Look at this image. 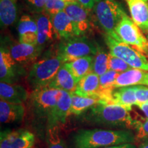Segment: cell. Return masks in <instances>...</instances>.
Returning <instances> with one entry per match:
<instances>
[{
	"label": "cell",
	"instance_id": "obj_4",
	"mask_svg": "<svg viewBox=\"0 0 148 148\" xmlns=\"http://www.w3.org/2000/svg\"><path fill=\"white\" fill-rule=\"evenodd\" d=\"M93 8L98 23L106 34L119 40L114 29L126 14L121 3L116 0H99Z\"/></svg>",
	"mask_w": 148,
	"mask_h": 148
},
{
	"label": "cell",
	"instance_id": "obj_6",
	"mask_svg": "<svg viewBox=\"0 0 148 148\" xmlns=\"http://www.w3.org/2000/svg\"><path fill=\"white\" fill-rule=\"evenodd\" d=\"M105 41L111 54L124 60L132 68L148 71V58L143 52L108 34L105 36Z\"/></svg>",
	"mask_w": 148,
	"mask_h": 148
},
{
	"label": "cell",
	"instance_id": "obj_29",
	"mask_svg": "<svg viewBox=\"0 0 148 148\" xmlns=\"http://www.w3.org/2000/svg\"><path fill=\"white\" fill-rule=\"evenodd\" d=\"M119 73L112 70H108L104 74L100 75L99 76L100 90L106 92L113 91L114 89L113 88V84Z\"/></svg>",
	"mask_w": 148,
	"mask_h": 148
},
{
	"label": "cell",
	"instance_id": "obj_9",
	"mask_svg": "<svg viewBox=\"0 0 148 148\" xmlns=\"http://www.w3.org/2000/svg\"><path fill=\"white\" fill-rule=\"evenodd\" d=\"M24 69L11 56L9 50L2 46L0 51V80L1 82L14 84L23 75Z\"/></svg>",
	"mask_w": 148,
	"mask_h": 148
},
{
	"label": "cell",
	"instance_id": "obj_39",
	"mask_svg": "<svg viewBox=\"0 0 148 148\" xmlns=\"http://www.w3.org/2000/svg\"><path fill=\"white\" fill-rule=\"evenodd\" d=\"M66 1H76L77 0H66Z\"/></svg>",
	"mask_w": 148,
	"mask_h": 148
},
{
	"label": "cell",
	"instance_id": "obj_33",
	"mask_svg": "<svg viewBox=\"0 0 148 148\" xmlns=\"http://www.w3.org/2000/svg\"><path fill=\"white\" fill-rule=\"evenodd\" d=\"M135 95L136 98V106L148 102V86L135 85Z\"/></svg>",
	"mask_w": 148,
	"mask_h": 148
},
{
	"label": "cell",
	"instance_id": "obj_26",
	"mask_svg": "<svg viewBox=\"0 0 148 148\" xmlns=\"http://www.w3.org/2000/svg\"><path fill=\"white\" fill-rule=\"evenodd\" d=\"M109 70V58L108 53L98 48V51L94 56L93 64H92V72L100 76Z\"/></svg>",
	"mask_w": 148,
	"mask_h": 148
},
{
	"label": "cell",
	"instance_id": "obj_24",
	"mask_svg": "<svg viewBox=\"0 0 148 148\" xmlns=\"http://www.w3.org/2000/svg\"><path fill=\"white\" fill-rule=\"evenodd\" d=\"M17 17L16 0H0V21L1 27L11 25Z\"/></svg>",
	"mask_w": 148,
	"mask_h": 148
},
{
	"label": "cell",
	"instance_id": "obj_13",
	"mask_svg": "<svg viewBox=\"0 0 148 148\" xmlns=\"http://www.w3.org/2000/svg\"><path fill=\"white\" fill-rule=\"evenodd\" d=\"M71 95V92L62 90L54 108L47 120L48 127L59 126V125L66 123V118L70 114Z\"/></svg>",
	"mask_w": 148,
	"mask_h": 148
},
{
	"label": "cell",
	"instance_id": "obj_14",
	"mask_svg": "<svg viewBox=\"0 0 148 148\" xmlns=\"http://www.w3.org/2000/svg\"><path fill=\"white\" fill-rule=\"evenodd\" d=\"M42 48L38 45H33L18 42L11 45L9 51L18 64L25 66L32 63L36 60L41 52Z\"/></svg>",
	"mask_w": 148,
	"mask_h": 148
},
{
	"label": "cell",
	"instance_id": "obj_21",
	"mask_svg": "<svg viewBox=\"0 0 148 148\" xmlns=\"http://www.w3.org/2000/svg\"><path fill=\"white\" fill-rule=\"evenodd\" d=\"M94 56H87L65 62L64 65L71 72L76 82L78 83L82 77L92 72Z\"/></svg>",
	"mask_w": 148,
	"mask_h": 148
},
{
	"label": "cell",
	"instance_id": "obj_23",
	"mask_svg": "<svg viewBox=\"0 0 148 148\" xmlns=\"http://www.w3.org/2000/svg\"><path fill=\"white\" fill-rule=\"evenodd\" d=\"M110 103L119 105L130 111L133 105L136 104L134 86L114 88L112 91Z\"/></svg>",
	"mask_w": 148,
	"mask_h": 148
},
{
	"label": "cell",
	"instance_id": "obj_25",
	"mask_svg": "<svg viewBox=\"0 0 148 148\" xmlns=\"http://www.w3.org/2000/svg\"><path fill=\"white\" fill-rule=\"evenodd\" d=\"M99 103H107L98 98L81 97L75 94L71 95V106L70 108V114L79 115L89 109L90 107Z\"/></svg>",
	"mask_w": 148,
	"mask_h": 148
},
{
	"label": "cell",
	"instance_id": "obj_32",
	"mask_svg": "<svg viewBox=\"0 0 148 148\" xmlns=\"http://www.w3.org/2000/svg\"><path fill=\"white\" fill-rule=\"evenodd\" d=\"M136 133L135 134L136 140H143L148 138V119L143 121H136L135 126Z\"/></svg>",
	"mask_w": 148,
	"mask_h": 148
},
{
	"label": "cell",
	"instance_id": "obj_11",
	"mask_svg": "<svg viewBox=\"0 0 148 148\" xmlns=\"http://www.w3.org/2000/svg\"><path fill=\"white\" fill-rule=\"evenodd\" d=\"M37 23V37L38 45L42 47L46 44L53 41L56 39L60 38L53 25L51 15L45 11L38 13L36 15Z\"/></svg>",
	"mask_w": 148,
	"mask_h": 148
},
{
	"label": "cell",
	"instance_id": "obj_2",
	"mask_svg": "<svg viewBox=\"0 0 148 148\" xmlns=\"http://www.w3.org/2000/svg\"><path fill=\"white\" fill-rule=\"evenodd\" d=\"M84 119L94 124L127 129H135L136 122L129 110L110 103H99L90 107L84 114Z\"/></svg>",
	"mask_w": 148,
	"mask_h": 148
},
{
	"label": "cell",
	"instance_id": "obj_28",
	"mask_svg": "<svg viewBox=\"0 0 148 148\" xmlns=\"http://www.w3.org/2000/svg\"><path fill=\"white\" fill-rule=\"evenodd\" d=\"M47 148H66L59 134L58 126L48 127L47 132Z\"/></svg>",
	"mask_w": 148,
	"mask_h": 148
},
{
	"label": "cell",
	"instance_id": "obj_17",
	"mask_svg": "<svg viewBox=\"0 0 148 148\" xmlns=\"http://www.w3.org/2000/svg\"><path fill=\"white\" fill-rule=\"evenodd\" d=\"M148 72L138 69H132L120 73L113 84V88L135 85H146Z\"/></svg>",
	"mask_w": 148,
	"mask_h": 148
},
{
	"label": "cell",
	"instance_id": "obj_34",
	"mask_svg": "<svg viewBox=\"0 0 148 148\" xmlns=\"http://www.w3.org/2000/svg\"><path fill=\"white\" fill-rule=\"evenodd\" d=\"M48 0H26L29 9L33 12L40 13L45 10V6Z\"/></svg>",
	"mask_w": 148,
	"mask_h": 148
},
{
	"label": "cell",
	"instance_id": "obj_7",
	"mask_svg": "<svg viewBox=\"0 0 148 148\" xmlns=\"http://www.w3.org/2000/svg\"><path fill=\"white\" fill-rule=\"evenodd\" d=\"M62 90L49 86L36 88L31 94V107L34 114L38 118L48 119L56 104Z\"/></svg>",
	"mask_w": 148,
	"mask_h": 148
},
{
	"label": "cell",
	"instance_id": "obj_31",
	"mask_svg": "<svg viewBox=\"0 0 148 148\" xmlns=\"http://www.w3.org/2000/svg\"><path fill=\"white\" fill-rule=\"evenodd\" d=\"M109 58V70L116 71L118 73H122V72L126 71L127 70L132 69L128 64H127L124 60L118 58L115 56L108 53Z\"/></svg>",
	"mask_w": 148,
	"mask_h": 148
},
{
	"label": "cell",
	"instance_id": "obj_5",
	"mask_svg": "<svg viewBox=\"0 0 148 148\" xmlns=\"http://www.w3.org/2000/svg\"><path fill=\"white\" fill-rule=\"evenodd\" d=\"M98 48L99 46L95 42L86 37L74 36L62 39L58 45L57 53L64 62H68L87 56H95Z\"/></svg>",
	"mask_w": 148,
	"mask_h": 148
},
{
	"label": "cell",
	"instance_id": "obj_1",
	"mask_svg": "<svg viewBox=\"0 0 148 148\" xmlns=\"http://www.w3.org/2000/svg\"><path fill=\"white\" fill-rule=\"evenodd\" d=\"M73 148H103L132 143L135 134L130 130L81 129L72 137Z\"/></svg>",
	"mask_w": 148,
	"mask_h": 148
},
{
	"label": "cell",
	"instance_id": "obj_27",
	"mask_svg": "<svg viewBox=\"0 0 148 148\" xmlns=\"http://www.w3.org/2000/svg\"><path fill=\"white\" fill-rule=\"evenodd\" d=\"M17 30L18 36L29 34H37L38 28L36 19L28 14H23L21 16L18 22Z\"/></svg>",
	"mask_w": 148,
	"mask_h": 148
},
{
	"label": "cell",
	"instance_id": "obj_18",
	"mask_svg": "<svg viewBox=\"0 0 148 148\" xmlns=\"http://www.w3.org/2000/svg\"><path fill=\"white\" fill-rule=\"evenodd\" d=\"M0 97L3 100L12 103L23 104L28 97L27 90L21 85L0 83Z\"/></svg>",
	"mask_w": 148,
	"mask_h": 148
},
{
	"label": "cell",
	"instance_id": "obj_19",
	"mask_svg": "<svg viewBox=\"0 0 148 148\" xmlns=\"http://www.w3.org/2000/svg\"><path fill=\"white\" fill-rule=\"evenodd\" d=\"M51 18L56 31L60 38L68 39L79 36L73 22L64 10L51 16Z\"/></svg>",
	"mask_w": 148,
	"mask_h": 148
},
{
	"label": "cell",
	"instance_id": "obj_16",
	"mask_svg": "<svg viewBox=\"0 0 148 148\" xmlns=\"http://www.w3.org/2000/svg\"><path fill=\"white\" fill-rule=\"evenodd\" d=\"M74 94L81 97L100 99V84L99 75L91 72L82 77L77 83Z\"/></svg>",
	"mask_w": 148,
	"mask_h": 148
},
{
	"label": "cell",
	"instance_id": "obj_22",
	"mask_svg": "<svg viewBox=\"0 0 148 148\" xmlns=\"http://www.w3.org/2000/svg\"><path fill=\"white\" fill-rule=\"evenodd\" d=\"M77 84V82L72 75L71 72L63 64L48 86L74 93Z\"/></svg>",
	"mask_w": 148,
	"mask_h": 148
},
{
	"label": "cell",
	"instance_id": "obj_35",
	"mask_svg": "<svg viewBox=\"0 0 148 148\" xmlns=\"http://www.w3.org/2000/svg\"><path fill=\"white\" fill-rule=\"evenodd\" d=\"M78 1L79 3L83 5L85 8H86L87 10H90V9L94 8L95 3L99 0H78Z\"/></svg>",
	"mask_w": 148,
	"mask_h": 148
},
{
	"label": "cell",
	"instance_id": "obj_8",
	"mask_svg": "<svg viewBox=\"0 0 148 148\" xmlns=\"http://www.w3.org/2000/svg\"><path fill=\"white\" fill-rule=\"evenodd\" d=\"M114 31L119 40L141 52L148 53V40L127 14L123 16Z\"/></svg>",
	"mask_w": 148,
	"mask_h": 148
},
{
	"label": "cell",
	"instance_id": "obj_37",
	"mask_svg": "<svg viewBox=\"0 0 148 148\" xmlns=\"http://www.w3.org/2000/svg\"><path fill=\"white\" fill-rule=\"evenodd\" d=\"M138 108L143 111V112L146 116V119H148V102L141 103L138 105Z\"/></svg>",
	"mask_w": 148,
	"mask_h": 148
},
{
	"label": "cell",
	"instance_id": "obj_38",
	"mask_svg": "<svg viewBox=\"0 0 148 148\" xmlns=\"http://www.w3.org/2000/svg\"><path fill=\"white\" fill-rule=\"evenodd\" d=\"M137 148H148V138L143 140V142L140 144Z\"/></svg>",
	"mask_w": 148,
	"mask_h": 148
},
{
	"label": "cell",
	"instance_id": "obj_10",
	"mask_svg": "<svg viewBox=\"0 0 148 148\" xmlns=\"http://www.w3.org/2000/svg\"><path fill=\"white\" fill-rule=\"evenodd\" d=\"M34 135L23 129L1 132L0 148H32Z\"/></svg>",
	"mask_w": 148,
	"mask_h": 148
},
{
	"label": "cell",
	"instance_id": "obj_12",
	"mask_svg": "<svg viewBox=\"0 0 148 148\" xmlns=\"http://www.w3.org/2000/svg\"><path fill=\"white\" fill-rule=\"evenodd\" d=\"M88 10L76 1H71L64 10L73 22L79 36L84 35L90 27Z\"/></svg>",
	"mask_w": 148,
	"mask_h": 148
},
{
	"label": "cell",
	"instance_id": "obj_36",
	"mask_svg": "<svg viewBox=\"0 0 148 148\" xmlns=\"http://www.w3.org/2000/svg\"><path fill=\"white\" fill-rule=\"evenodd\" d=\"M103 148H137L136 145H134L132 143H125L121 144L119 145H114V146H110V147H106Z\"/></svg>",
	"mask_w": 148,
	"mask_h": 148
},
{
	"label": "cell",
	"instance_id": "obj_20",
	"mask_svg": "<svg viewBox=\"0 0 148 148\" xmlns=\"http://www.w3.org/2000/svg\"><path fill=\"white\" fill-rule=\"evenodd\" d=\"M25 115L23 104L0 101V121L1 123H13L21 122Z\"/></svg>",
	"mask_w": 148,
	"mask_h": 148
},
{
	"label": "cell",
	"instance_id": "obj_30",
	"mask_svg": "<svg viewBox=\"0 0 148 148\" xmlns=\"http://www.w3.org/2000/svg\"><path fill=\"white\" fill-rule=\"evenodd\" d=\"M71 2V1L66 0H48L44 11L53 16L61 11H64Z\"/></svg>",
	"mask_w": 148,
	"mask_h": 148
},
{
	"label": "cell",
	"instance_id": "obj_40",
	"mask_svg": "<svg viewBox=\"0 0 148 148\" xmlns=\"http://www.w3.org/2000/svg\"><path fill=\"white\" fill-rule=\"evenodd\" d=\"M146 85L148 86V77H147V84H146Z\"/></svg>",
	"mask_w": 148,
	"mask_h": 148
},
{
	"label": "cell",
	"instance_id": "obj_15",
	"mask_svg": "<svg viewBox=\"0 0 148 148\" xmlns=\"http://www.w3.org/2000/svg\"><path fill=\"white\" fill-rule=\"evenodd\" d=\"M132 21L144 33L148 34V0H125Z\"/></svg>",
	"mask_w": 148,
	"mask_h": 148
},
{
	"label": "cell",
	"instance_id": "obj_3",
	"mask_svg": "<svg viewBox=\"0 0 148 148\" xmlns=\"http://www.w3.org/2000/svg\"><path fill=\"white\" fill-rule=\"evenodd\" d=\"M64 63L58 53L47 55L33 63L27 75V82L33 90L47 86Z\"/></svg>",
	"mask_w": 148,
	"mask_h": 148
}]
</instances>
